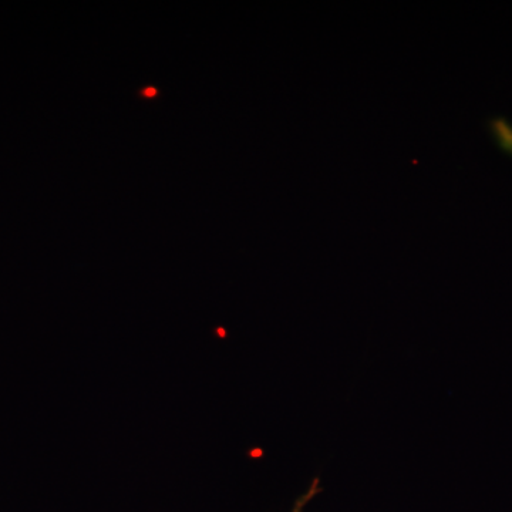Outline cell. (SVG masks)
Wrapping results in <instances>:
<instances>
[{
  "label": "cell",
  "instance_id": "cell-2",
  "mask_svg": "<svg viewBox=\"0 0 512 512\" xmlns=\"http://www.w3.org/2000/svg\"><path fill=\"white\" fill-rule=\"evenodd\" d=\"M322 491V487H320V480L319 478H315V480L312 481L311 487H309V490L306 491L305 494H302L301 497L298 498V500L295 501V505H293L292 512H303V508L306 507L313 498L316 497Z\"/></svg>",
  "mask_w": 512,
  "mask_h": 512
},
{
  "label": "cell",
  "instance_id": "cell-1",
  "mask_svg": "<svg viewBox=\"0 0 512 512\" xmlns=\"http://www.w3.org/2000/svg\"><path fill=\"white\" fill-rule=\"evenodd\" d=\"M488 128H490L491 136L495 140V144L507 156L512 157V123L503 116L493 117L488 120Z\"/></svg>",
  "mask_w": 512,
  "mask_h": 512
}]
</instances>
